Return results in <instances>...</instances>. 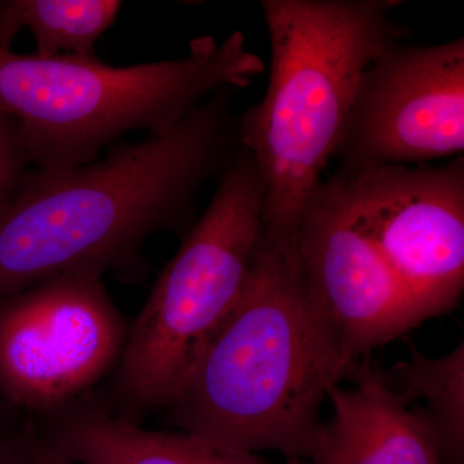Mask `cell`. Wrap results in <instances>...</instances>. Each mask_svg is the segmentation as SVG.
I'll list each match as a JSON object with an SVG mask.
<instances>
[{"mask_svg":"<svg viewBox=\"0 0 464 464\" xmlns=\"http://www.w3.org/2000/svg\"><path fill=\"white\" fill-rule=\"evenodd\" d=\"M118 0H8L0 2V51H11L23 27L32 30L36 56L97 58L96 43L114 25Z\"/></svg>","mask_w":464,"mask_h":464,"instance_id":"cell-12","label":"cell"},{"mask_svg":"<svg viewBox=\"0 0 464 464\" xmlns=\"http://www.w3.org/2000/svg\"><path fill=\"white\" fill-rule=\"evenodd\" d=\"M264 201L257 163L239 146L128 326L112 386L118 417L132 420L179 395L243 297L264 232Z\"/></svg>","mask_w":464,"mask_h":464,"instance_id":"cell-5","label":"cell"},{"mask_svg":"<svg viewBox=\"0 0 464 464\" xmlns=\"http://www.w3.org/2000/svg\"><path fill=\"white\" fill-rule=\"evenodd\" d=\"M356 365L314 306L299 264L262 232L243 297L168 406L170 422L232 450L310 459L324 401Z\"/></svg>","mask_w":464,"mask_h":464,"instance_id":"cell-2","label":"cell"},{"mask_svg":"<svg viewBox=\"0 0 464 464\" xmlns=\"http://www.w3.org/2000/svg\"><path fill=\"white\" fill-rule=\"evenodd\" d=\"M398 0H262L270 39L265 96L237 118L265 186L262 230L298 262L302 213L334 158L368 66L408 30Z\"/></svg>","mask_w":464,"mask_h":464,"instance_id":"cell-3","label":"cell"},{"mask_svg":"<svg viewBox=\"0 0 464 464\" xmlns=\"http://www.w3.org/2000/svg\"><path fill=\"white\" fill-rule=\"evenodd\" d=\"M405 387L406 404L420 400L418 415L429 426L442 464H464V344L448 355L427 357L414 346L395 366Z\"/></svg>","mask_w":464,"mask_h":464,"instance_id":"cell-13","label":"cell"},{"mask_svg":"<svg viewBox=\"0 0 464 464\" xmlns=\"http://www.w3.org/2000/svg\"><path fill=\"white\" fill-rule=\"evenodd\" d=\"M50 415L42 432L74 464H275L190 433L143 430L99 405L74 402Z\"/></svg>","mask_w":464,"mask_h":464,"instance_id":"cell-11","label":"cell"},{"mask_svg":"<svg viewBox=\"0 0 464 464\" xmlns=\"http://www.w3.org/2000/svg\"><path fill=\"white\" fill-rule=\"evenodd\" d=\"M286 464H302V460L299 459H289Z\"/></svg>","mask_w":464,"mask_h":464,"instance_id":"cell-16","label":"cell"},{"mask_svg":"<svg viewBox=\"0 0 464 464\" xmlns=\"http://www.w3.org/2000/svg\"><path fill=\"white\" fill-rule=\"evenodd\" d=\"M335 177L422 323L456 308L464 289L463 155L439 167Z\"/></svg>","mask_w":464,"mask_h":464,"instance_id":"cell-8","label":"cell"},{"mask_svg":"<svg viewBox=\"0 0 464 464\" xmlns=\"http://www.w3.org/2000/svg\"><path fill=\"white\" fill-rule=\"evenodd\" d=\"M5 433H3L2 430H0V440H2L3 436H5Z\"/></svg>","mask_w":464,"mask_h":464,"instance_id":"cell-17","label":"cell"},{"mask_svg":"<svg viewBox=\"0 0 464 464\" xmlns=\"http://www.w3.org/2000/svg\"><path fill=\"white\" fill-rule=\"evenodd\" d=\"M297 256L314 306L353 362L422 323L335 176L302 213Z\"/></svg>","mask_w":464,"mask_h":464,"instance_id":"cell-9","label":"cell"},{"mask_svg":"<svg viewBox=\"0 0 464 464\" xmlns=\"http://www.w3.org/2000/svg\"><path fill=\"white\" fill-rule=\"evenodd\" d=\"M127 334L101 275H61L2 298L0 395L56 413L116 368Z\"/></svg>","mask_w":464,"mask_h":464,"instance_id":"cell-6","label":"cell"},{"mask_svg":"<svg viewBox=\"0 0 464 464\" xmlns=\"http://www.w3.org/2000/svg\"><path fill=\"white\" fill-rule=\"evenodd\" d=\"M353 389L329 391L332 415L310 464H442L429 426L386 378L357 364Z\"/></svg>","mask_w":464,"mask_h":464,"instance_id":"cell-10","label":"cell"},{"mask_svg":"<svg viewBox=\"0 0 464 464\" xmlns=\"http://www.w3.org/2000/svg\"><path fill=\"white\" fill-rule=\"evenodd\" d=\"M264 72L241 32L222 43L200 36L186 56L132 66L0 51V112L20 125L35 169H69L124 134L166 132L216 92L248 87Z\"/></svg>","mask_w":464,"mask_h":464,"instance_id":"cell-4","label":"cell"},{"mask_svg":"<svg viewBox=\"0 0 464 464\" xmlns=\"http://www.w3.org/2000/svg\"><path fill=\"white\" fill-rule=\"evenodd\" d=\"M231 92L92 163L32 169L0 210V299L61 275L143 276V246L159 232H188L201 188L239 149Z\"/></svg>","mask_w":464,"mask_h":464,"instance_id":"cell-1","label":"cell"},{"mask_svg":"<svg viewBox=\"0 0 464 464\" xmlns=\"http://www.w3.org/2000/svg\"><path fill=\"white\" fill-rule=\"evenodd\" d=\"M464 152V38L391 43L357 85L337 173L427 166Z\"/></svg>","mask_w":464,"mask_h":464,"instance_id":"cell-7","label":"cell"},{"mask_svg":"<svg viewBox=\"0 0 464 464\" xmlns=\"http://www.w3.org/2000/svg\"><path fill=\"white\" fill-rule=\"evenodd\" d=\"M0 464H74L34 426L0 440Z\"/></svg>","mask_w":464,"mask_h":464,"instance_id":"cell-15","label":"cell"},{"mask_svg":"<svg viewBox=\"0 0 464 464\" xmlns=\"http://www.w3.org/2000/svg\"><path fill=\"white\" fill-rule=\"evenodd\" d=\"M32 172L20 125L0 112V210L7 206Z\"/></svg>","mask_w":464,"mask_h":464,"instance_id":"cell-14","label":"cell"}]
</instances>
